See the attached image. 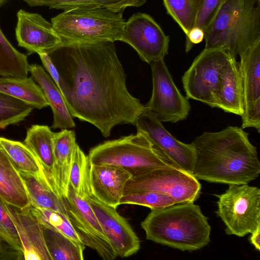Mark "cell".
I'll return each mask as SVG.
<instances>
[{"label": "cell", "mask_w": 260, "mask_h": 260, "mask_svg": "<svg viewBox=\"0 0 260 260\" xmlns=\"http://www.w3.org/2000/svg\"><path fill=\"white\" fill-rule=\"evenodd\" d=\"M43 233L52 260L84 259L85 245L83 244L45 226H43Z\"/></svg>", "instance_id": "28"}, {"label": "cell", "mask_w": 260, "mask_h": 260, "mask_svg": "<svg viewBox=\"0 0 260 260\" xmlns=\"http://www.w3.org/2000/svg\"><path fill=\"white\" fill-rule=\"evenodd\" d=\"M64 198L69 220L81 243L95 250L104 260L115 259L118 255L87 200L78 196L70 185Z\"/></svg>", "instance_id": "12"}, {"label": "cell", "mask_w": 260, "mask_h": 260, "mask_svg": "<svg viewBox=\"0 0 260 260\" xmlns=\"http://www.w3.org/2000/svg\"><path fill=\"white\" fill-rule=\"evenodd\" d=\"M243 90L239 62L231 55L222 74L215 108L241 116L243 112Z\"/></svg>", "instance_id": "20"}, {"label": "cell", "mask_w": 260, "mask_h": 260, "mask_svg": "<svg viewBox=\"0 0 260 260\" xmlns=\"http://www.w3.org/2000/svg\"><path fill=\"white\" fill-rule=\"evenodd\" d=\"M48 54L72 117L93 124L105 137L116 125H135L144 106L127 88L114 42L62 41Z\"/></svg>", "instance_id": "1"}, {"label": "cell", "mask_w": 260, "mask_h": 260, "mask_svg": "<svg viewBox=\"0 0 260 260\" xmlns=\"http://www.w3.org/2000/svg\"><path fill=\"white\" fill-rule=\"evenodd\" d=\"M243 90L242 128L260 132V41L239 55Z\"/></svg>", "instance_id": "14"}, {"label": "cell", "mask_w": 260, "mask_h": 260, "mask_svg": "<svg viewBox=\"0 0 260 260\" xmlns=\"http://www.w3.org/2000/svg\"><path fill=\"white\" fill-rule=\"evenodd\" d=\"M231 55L220 49H205L182 77L186 97L215 108L222 74Z\"/></svg>", "instance_id": "9"}, {"label": "cell", "mask_w": 260, "mask_h": 260, "mask_svg": "<svg viewBox=\"0 0 260 260\" xmlns=\"http://www.w3.org/2000/svg\"><path fill=\"white\" fill-rule=\"evenodd\" d=\"M38 54L40 56L44 68L59 88L60 80L59 75L56 67L53 62L50 56L46 53H40Z\"/></svg>", "instance_id": "38"}, {"label": "cell", "mask_w": 260, "mask_h": 260, "mask_svg": "<svg viewBox=\"0 0 260 260\" xmlns=\"http://www.w3.org/2000/svg\"><path fill=\"white\" fill-rule=\"evenodd\" d=\"M53 27L63 42H112L121 39L123 12L105 7L63 11L51 18Z\"/></svg>", "instance_id": "6"}, {"label": "cell", "mask_w": 260, "mask_h": 260, "mask_svg": "<svg viewBox=\"0 0 260 260\" xmlns=\"http://www.w3.org/2000/svg\"><path fill=\"white\" fill-rule=\"evenodd\" d=\"M135 125L175 166L193 174L196 151L192 144L177 140L164 126L155 115L144 108L139 114Z\"/></svg>", "instance_id": "13"}, {"label": "cell", "mask_w": 260, "mask_h": 260, "mask_svg": "<svg viewBox=\"0 0 260 260\" xmlns=\"http://www.w3.org/2000/svg\"><path fill=\"white\" fill-rule=\"evenodd\" d=\"M31 77L42 88L53 114L52 128L65 129L75 126L62 94L53 80L41 66L31 64L29 66Z\"/></svg>", "instance_id": "21"}, {"label": "cell", "mask_w": 260, "mask_h": 260, "mask_svg": "<svg viewBox=\"0 0 260 260\" xmlns=\"http://www.w3.org/2000/svg\"><path fill=\"white\" fill-rule=\"evenodd\" d=\"M205 32L198 27H193L186 36L185 51L188 53L194 45L198 44L204 39Z\"/></svg>", "instance_id": "37"}, {"label": "cell", "mask_w": 260, "mask_h": 260, "mask_svg": "<svg viewBox=\"0 0 260 260\" xmlns=\"http://www.w3.org/2000/svg\"><path fill=\"white\" fill-rule=\"evenodd\" d=\"M5 0H0V6H1L4 3Z\"/></svg>", "instance_id": "41"}, {"label": "cell", "mask_w": 260, "mask_h": 260, "mask_svg": "<svg viewBox=\"0 0 260 260\" xmlns=\"http://www.w3.org/2000/svg\"><path fill=\"white\" fill-rule=\"evenodd\" d=\"M33 109L26 103L0 91V128L23 121Z\"/></svg>", "instance_id": "32"}, {"label": "cell", "mask_w": 260, "mask_h": 260, "mask_svg": "<svg viewBox=\"0 0 260 260\" xmlns=\"http://www.w3.org/2000/svg\"><path fill=\"white\" fill-rule=\"evenodd\" d=\"M141 225L147 240L183 251L199 250L210 241L208 219L193 203L151 209Z\"/></svg>", "instance_id": "3"}, {"label": "cell", "mask_w": 260, "mask_h": 260, "mask_svg": "<svg viewBox=\"0 0 260 260\" xmlns=\"http://www.w3.org/2000/svg\"><path fill=\"white\" fill-rule=\"evenodd\" d=\"M218 198L216 213L226 234L242 237L260 227V189L248 184H230Z\"/></svg>", "instance_id": "7"}, {"label": "cell", "mask_w": 260, "mask_h": 260, "mask_svg": "<svg viewBox=\"0 0 260 260\" xmlns=\"http://www.w3.org/2000/svg\"><path fill=\"white\" fill-rule=\"evenodd\" d=\"M176 204L175 201L170 196L152 191L124 194L120 202V205H138L148 207L151 210L163 208Z\"/></svg>", "instance_id": "34"}, {"label": "cell", "mask_w": 260, "mask_h": 260, "mask_svg": "<svg viewBox=\"0 0 260 260\" xmlns=\"http://www.w3.org/2000/svg\"><path fill=\"white\" fill-rule=\"evenodd\" d=\"M0 147L19 172L32 175L53 190L38 159L24 143L0 137Z\"/></svg>", "instance_id": "26"}, {"label": "cell", "mask_w": 260, "mask_h": 260, "mask_svg": "<svg viewBox=\"0 0 260 260\" xmlns=\"http://www.w3.org/2000/svg\"><path fill=\"white\" fill-rule=\"evenodd\" d=\"M0 91L34 108L41 109L49 106L42 88L32 77H0Z\"/></svg>", "instance_id": "25"}, {"label": "cell", "mask_w": 260, "mask_h": 260, "mask_svg": "<svg viewBox=\"0 0 260 260\" xmlns=\"http://www.w3.org/2000/svg\"><path fill=\"white\" fill-rule=\"evenodd\" d=\"M249 241L254 248L259 251L260 250V227L251 233Z\"/></svg>", "instance_id": "40"}, {"label": "cell", "mask_w": 260, "mask_h": 260, "mask_svg": "<svg viewBox=\"0 0 260 260\" xmlns=\"http://www.w3.org/2000/svg\"><path fill=\"white\" fill-rule=\"evenodd\" d=\"M0 198L11 206H30L28 194L19 172L0 147Z\"/></svg>", "instance_id": "23"}, {"label": "cell", "mask_w": 260, "mask_h": 260, "mask_svg": "<svg viewBox=\"0 0 260 260\" xmlns=\"http://www.w3.org/2000/svg\"><path fill=\"white\" fill-rule=\"evenodd\" d=\"M53 135L47 125H32L27 130L24 144L36 156L51 187L59 196L54 181Z\"/></svg>", "instance_id": "22"}, {"label": "cell", "mask_w": 260, "mask_h": 260, "mask_svg": "<svg viewBox=\"0 0 260 260\" xmlns=\"http://www.w3.org/2000/svg\"><path fill=\"white\" fill-rule=\"evenodd\" d=\"M89 164L87 156L77 144L70 173L69 185L80 197L91 196L89 182Z\"/></svg>", "instance_id": "31"}, {"label": "cell", "mask_w": 260, "mask_h": 260, "mask_svg": "<svg viewBox=\"0 0 260 260\" xmlns=\"http://www.w3.org/2000/svg\"><path fill=\"white\" fill-rule=\"evenodd\" d=\"M17 16L15 32L17 42L29 54H48L62 43L61 38L52 23L41 15L20 10L17 12Z\"/></svg>", "instance_id": "16"}, {"label": "cell", "mask_w": 260, "mask_h": 260, "mask_svg": "<svg viewBox=\"0 0 260 260\" xmlns=\"http://www.w3.org/2000/svg\"><path fill=\"white\" fill-rule=\"evenodd\" d=\"M54 181L59 197L64 199L69 186L70 173L77 145L73 130L54 133Z\"/></svg>", "instance_id": "19"}, {"label": "cell", "mask_w": 260, "mask_h": 260, "mask_svg": "<svg viewBox=\"0 0 260 260\" xmlns=\"http://www.w3.org/2000/svg\"><path fill=\"white\" fill-rule=\"evenodd\" d=\"M167 13L186 36L194 27L202 0H162Z\"/></svg>", "instance_id": "30"}, {"label": "cell", "mask_w": 260, "mask_h": 260, "mask_svg": "<svg viewBox=\"0 0 260 260\" xmlns=\"http://www.w3.org/2000/svg\"><path fill=\"white\" fill-rule=\"evenodd\" d=\"M205 49L237 59L260 41V0H227L205 31Z\"/></svg>", "instance_id": "4"}, {"label": "cell", "mask_w": 260, "mask_h": 260, "mask_svg": "<svg viewBox=\"0 0 260 260\" xmlns=\"http://www.w3.org/2000/svg\"><path fill=\"white\" fill-rule=\"evenodd\" d=\"M201 185L191 173L173 164L154 168L126 183L124 195L152 191L171 197L176 204L194 203L200 197Z\"/></svg>", "instance_id": "8"}, {"label": "cell", "mask_w": 260, "mask_h": 260, "mask_svg": "<svg viewBox=\"0 0 260 260\" xmlns=\"http://www.w3.org/2000/svg\"><path fill=\"white\" fill-rule=\"evenodd\" d=\"M89 165L113 166L124 170L132 177L157 167L171 164L142 133L107 141L91 148L87 156Z\"/></svg>", "instance_id": "5"}, {"label": "cell", "mask_w": 260, "mask_h": 260, "mask_svg": "<svg viewBox=\"0 0 260 260\" xmlns=\"http://www.w3.org/2000/svg\"><path fill=\"white\" fill-rule=\"evenodd\" d=\"M19 173L24 183L30 206L54 210L63 214L69 219L65 198H60L32 175L23 172Z\"/></svg>", "instance_id": "24"}, {"label": "cell", "mask_w": 260, "mask_h": 260, "mask_svg": "<svg viewBox=\"0 0 260 260\" xmlns=\"http://www.w3.org/2000/svg\"><path fill=\"white\" fill-rule=\"evenodd\" d=\"M0 239L13 250L22 253L21 243L8 210V204L0 198Z\"/></svg>", "instance_id": "35"}, {"label": "cell", "mask_w": 260, "mask_h": 260, "mask_svg": "<svg viewBox=\"0 0 260 260\" xmlns=\"http://www.w3.org/2000/svg\"><path fill=\"white\" fill-rule=\"evenodd\" d=\"M29 66L27 56L11 45L0 28V77L26 78Z\"/></svg>", "instance_id": "29"}, {"label": "cell", "mask_w": 260, "mask_h": 260, "mask_svg": "<svg viewBox=\"0 0 260 260\" xmlns=\"http://www.w3.org/2000/svg\"><path fill=\"white\" fill-rule=\"evenodd\" d=\"M8 210L21 243L23 258L52 260L45 242L43 226L30 206L19 209L8 205Z\"/></svg>", "instance_id": "17"}, {"label": "cell", "mask_w": 260, "mask_h": 260, "mask_svg": "<svg viewBox=\"0 0 260 260\" xmlns=\"http://www.w3.org/2000/svg\"><path fill=\"white\" fill-rule=\"evenodd\" d=\"M241 127L228 126L205 132L192 142L196 151L193 175L209 182L248 184L257 178L260 162L256 148Z\"/></svg>", "instance_id": "2"}, {"label": "cell", "mask_w": 260, "mask_h": 260, "mask_svg": "<svg viewBox=\"0 0 260 260\" xmlns=\"http://www.w3.org/2000/svg\"><path fill=\"white\" fill-rule=\"evenodd\" d=\"M226 1L202 0L194 27L201 28L205 32Z\"/></svg>", "instance_id": "36"}, {"label": "cell", "mask_w": 260, "mask_h": 260, "mask_svg": "<svg viewBox=\"0 0 260 260\" xmlns=\"http://www.w3.org/2000/svg\"><path fill=\"white\" fill-rule=\"evenodd\" d=\"M132 177L124 170L115 166L89 165L91 194L99 201L116 208L124 195L125 184Z\"/></svg>", "instance_id": "18"}, {"label": "cell", "mask_w": 260, "mask_h": 260, "mask_svg": "<svg viewBox=\"0 0 260 260\" xmlns=\"http://www.w3.org/2000/svg\"><path fill=\"white\" fill-rule=\"evenodd\" d=\"M121 42L132 47L149 64L168 54L170 38L149 15L136 13L125 21Z\"/></svg>", "instance_id": "11"}, {"label": "cell", "mask_w": 260, "mask_h": 260, "mask_svg": "<svg viewBox=\"0 0 260 260\" xmlns=\"http://www.w3.org/2000/svg\"><path fill=\"white\" fill-rule=\"evenodd\" d=\"M21 256V253L13 250L0 239V259H19Z\"/></svg>", "instance_id": "39"}, {"label": "cell", "mask_w": 260, "mask_h": 260, "mask_svg": "<svg viewBox=\"0 0 260 260\" xmlns=\"http://www.w3.org/2000/svg\"><path fill=\"white\" fill-rule=\"evenodd\" d=\"M152 91L144 105L161 122L176 123L186 119L191 106L188 99L180 92L165 63L164 58L150 63Z\"/></svg>", "instance_id": "10"}, {"label": "cell", "mask_w": 260, "mask_h": 260, "mask_svg": "<svg viewBox=\"0 0 260 260\" xmlns=\"http://www.w3.org/2000/svg\"><path fill=\"white\" fill-rule=\"evenodd\" d=\"M31 7L46 6L63 11L74 9L105 7L122 12L129 7H139L146 0H22Z\"/></svg>", "instance_id": "27"}, {"label": "cell", "mask_w": 260, "mask_h": 260, "mask_svg": "<svg viewBox=\"0 0 260 260\" xmlns=\"http://www.w3.org/2000/svg\"><path fill=\"white\" fill-rule=\"evenodd\" d=\"M86 199L117 255L124 258L136 253L140 248L139 239L116 208L99 201L92 196Z\"/></svg>", "instance_id": "15"}, {"label": "cell", "mask_w": 260, "mask_h": 260, "mask_svg": "<svg viewBox=\"0 0 260 260\" xmlns=\"http://www.w3.org/2000/svg\"><path fill=\"white\" fill-rule=\"evenodd\" d=\"M32 213L45 227L58 232L81 243L73 225L63 214L46 208L30 206Z\"/></svg>", "instance_id": "33"}]
</instances>
